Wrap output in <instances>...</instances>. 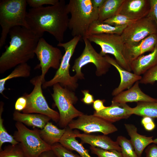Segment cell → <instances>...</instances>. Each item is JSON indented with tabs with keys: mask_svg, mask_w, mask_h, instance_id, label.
Listing matches in <instances>:
<instances>
[{
	"mask_svg": "<svg viewBox=\"0 0 157 157\" xmlns=\"http://www.w3.org/2000/svg\"><path fill=\"white\" fill-rule=\"evenodd\" d=\"M66 5L65 0H60L53 5L30 9L26 16L29 29L40 38L47 32L62 42L69 19Z\"/></svg>",
	"mask_w": 157,
	"mask_h": 157,
	"instance_id": "cell-1",
	"label": "cell"
},
{
	"mask_svg": "<svg viewBox=\"0 0 157 157\" xmlns=\"http://www.w3.org/2000/svg\"><path fill=\"white\" fill-rule=\"evenodd\" d=\"M9 34V45L0 57V74L33 58L40 38L29 29L17 26L12 28Z\"/></svg>",
	"mask_w": 157,
	"mask_h": 157,
	"instance_id": "cell-2",
	"label": "cell"
},
{
	"mask_svg": "<svg viewBox=\"0 0 157 157\" xmlns=\"http://www.w3.org/2000/svg\"><path fill=\"white\" fill-rule=\"evenodd\" d=\"M66 8L71 14L68 28L72 35L85 37L90 25L98 20V8L93 6L91 0H70Z\"/></svg>",
	"mask_w": 157,
	"mask_h": 157,
	"instance_id": "cell-3",
	"label": "cell"
},
{
	"mask_svg": "<svg viewBox=\"0 0 157 157\" xmlns=\"http://www.w3.org/2000/svg\"><path fill=\"white\" fill-rule=\"evenodd\" d=\"M26 0L0 1V25L2 30L0 49L5 44L7 35L13 28L20 26L29 28L26 20Z\"/></svg>",
	"mask_w": 157,
	"mask_h": 157,
	"instance_id": "cell-4",
	"label": "cell"
},
{
	"mask_svg": "<svg viewBox=\"0 0 157 157\" xmlns=\"http://www.w3.org/2000/svg\"><path fill=\"white\" fill-rule=\"evenodd\" d=\"M81 38L80 36H76L68 42H58L57 46L63 47L65 52L63 56L59 67L53 78L43 83L42 86L43 88L53 86L57 83L73 91H75L77 88L78 84L77 82L78 79L75 75L71 76L70 74V61L76 46Z\"/></svg>",
	"mask_w": 157,
	"mask_h": 157,
	"instance_id": "cell-5",
	"label": "cell"
},
{
	"mask_svg": "<svg viewBox=\"0 0 157 157\" xmlns=\"http://www.w3.org/2000/svg\"><path fill=\"white\" fill-rule=\"evenodd\" d=\"M53 93L51 95L59 110V125L61 128H65L74 118L83 113L74 106L78 99L73 91L62 86L59 83L53 85Z\"/></svg>",
	"mask_w": 157,
	"mask_h": 157,
	"instance_id": "cell-6",
	"label": "cell"
},
{
	"mask_svg": "<svg viewBox=\"0 0 157 157\" xmlns=\"http://www.w3.org/2000/svg\"><path fill=\"white\" fill-rule=\"evenodd\" d=\"M17 130L13 136L22 147L27 157H39L43 152L51 150V146L46 143L41 138L40 129H30L22 123L16 122Z\"/></svg>",
	"mask_w": 157,
	"mask_h": 157,
	"instance_id": "cell-7",
	"label": "cell"
},
{
	"mask_svg": "<svg viewBox=\"0 0 157 157\" xmlns=\"http://www.w3.org/2000/svg\"><path fill=\"white\" fill-rule=\"evenodd\" d=\"M91 42L99 45L102 56L110 54L114 56L118 64L126 70L132 71L131 65L127 61L124 54V43L121 35L116 34L102 33L90 34L86 37Z\"/></svg>",
	"mask_w": 157,
	"mask_h": 157,
	"instance_id": "cell-8",
	"label": "cell"
},
{
	"mask_svg": "<svg viewBox=\"0 0 157 157\" xmlns=\"http://www.w3.org/2000/svg\"><path fill=\"white\" fill-rule=\"evenodd\" d=\"M30 82L34 87L30 94L25 93L23 95L26 99L27 104L22 113L43 114L49 117L55 122H58L59 113L49 107L43 94L42 88L43 83L40 76L33 78Z\"/></svg>",
	"mask_w": 157,
	"mask_h": 157,
	"instance_id": "cell-9",
	"label": "cell"
},
{
	"mask_svg": "<svg viewBox=\"0 0 157 157\" xmlns=\"http://www.w3.org/2000/svg\"><path fill=\"white\" fill-rule=\"evenodd\" d=\"M85 46L81 55L75 60L72 67L74 75L78 79L84 78L82 72V67L89 63H92L96 68L95 74L97 76L105 74L109 71L111 65L106 60L104 56L98 53L92 45L91 42L86 37L83 38Z\"/></svg>",
	"mask_w": 157,
	"mask_h": 157,
	"instance_id": "cell-10",
	"label": "cell"
},
{
	"mask_svg": "<svg viewBox=\"0 0 157 157\" xmlns=\"http://www.w3.org/2000/svg\"><path fill=\"white\" fill-rule=\"evenodd\" d=\"M35 53L40 61L36 68H41L40 78L43 83L46 81L45 75L50 68H59L63 56L59 49L49 44L42 37L39 39Z\"/></svg>",
	"mask_w": 157,
	"mask_h": 157,
	"instance_id": "cell-11",
	"label": "cell"
},
{
	"mask_svg": "<svg viewBox=\"0 0 157 157\" xmlns=\"http://www.w3.org/2000/svg\"><path fill=\"white\" fill-rule=\"evenodd\" d=\"M157 33V26L150 16L137 20L127 26L121 36L125 44L135 45L150 35Z\"/></svg>",
	"mask_w": 157,
	"mask_h": 157,
	"instance_id": "cell-12",
	"label": "cell"
},
{
	"mask_svg": "<svg viewBox=\"0 0 157 157\" xmlns=\"http://www.w3.org/2000/svg\"><path fill=\"white\" fill-rule=\"evenodd\" d=\"M68 126L71 129H78L87 134L100 132L106 135L118 130L112 123L93 115L84 114L77 119L73 120Z\"/></svg>",
	"mask_w": 157,
	"mask_h": 157,
	"instance_id": "cell-13",
	"label": "cell"
},
{
	"mask_svg": "<svg viewBox=\"0 0 157 157\" xmlns=\"http://www.w3.org/2000/svg\"><path fill=\"white\" fill-rule=\"evenodd\" d=\"M150 8V0H124L117 14L137 20L146 17Z\"/></svg>",
	"mask_w": 157,
	"mask_h": 157,
	"instance_id": "cell-14",
	"label": "cell"
},
{
	"mask_svg": "<svg viewBox=\"0 0 157 157\" xmlns=\"http://www.w3.org/2000/svg\"><path fill=\"white\" fill-rule=\"evenodd\" d=\"M132 108L126 103L111 102V105L93 115L110 122L113 123L123 119H127L133 115Z\"/></svg>",
	"mask_w": 157,
	"mask_h": 157,
	"instance_id": "cell-15",
	"label": "cell"
},
{
	"mask_svg": "<svg viewBox=\"0 0 157 157\" xmlns=\"http://www.w3.org/2000/svg\"><path fill=\"white\" fill-rule=\"evenodd\" d=\"M157 44V33L149 35L137 44L131 45L124 44V54L128 62L131 63L146 52L152 51Z\"/></svg>",
	"mask_w": 157,
	"mask_h": 157,
	"instance_id": "cell-16",
	"label": "cell"
},
{
	"mask_svg": "<svg viewBox=\"0 0 157 157\" xmlns=\"http://www.w3.org/2000/svg\"><path fill=\"white\" fill-rule=\"evenodd\" d=\"M139 81L136 82L130 88L114 96L112 101L121 103L144 101L157 102L154 98L144 93L140 89Z\"/></svg>",
	"mask_w": 157,
	"mask_h": 157,
	"instance_id": "cell-17",
	"label": "cell"
},
{
	"mask_svg": "<svg viewBox=\"0 0 157 157\" xmlns=\"http://www.w3.org/2000/svg\"><path fill=\"white\" fill-rule=\"evenodd\" d=\"M104 57L108 62L116 68L120 77V82L119 85L112 92L113 96H115L125 90L129 89L136 82L141 79L142 76L137 75L124 69L118 64L115 59L108 55H106Z\"/></svg>",
	"mask_w": 157,
	"mask_h": 157,
	"instance_id": "cell-18",
	"label": "cell"
},
{
	"mask_svg": "<svg viewBox=\"0 0 157 157\" xmlns=\"http://www.w3.org/2000/svg\"><path fill=\"white\" fill-rule=\"evenodd\" d=\"M76 135L81 140V143H86L90 146L106 150H115L121 151V148L117 142L113 140L106 135H95L81 133L76 130Z\"/></svg>",
	"mask_w": 157,
	"mask_h": 157,
	"instance_id": "cell-19",
	"label": "cell"
},
{
	"mask_svg": "<svg viewBox=\"0 0 157 157\" xmlns=\"http://www.w3.org/2000/svg\"><path fill=\"white\" fill-rule=\"evenodd\" d=\"M157 65V44L149 54L142 55L131 63L132 71L137 75H143L147 70Z\"/></svg>",
	"mask_w": 157,
	"mask_h": 157,
	"instance_id": "cell-20",
	"label": "cell"
},
{
	"mask_svg": "<svg viewBox=\"0 0 157 157\" xmlns=\"http://www.w3.org/2000/svg\"><path fill=\"white\" fill-rule=\"evenodd\" d=\"M124 125L136 153L139 157H141L144 149L149 144L153 143V137H147L139 134L137 128L133 124H125Z\"/></svg>",
	"mask_w": 157,
	"mask_h": 157,
	"instance_id": "cell-21",
	"label": "cell"
},
{
	"mask_svg": "<svg viewBox=\"0 0 157 157\" xmlns=\"http://www.w3.org/2000/svg\"><path fill=\"white\" fill-rule=\"evenodd\" d=\"M13 119L16 122L22 123L28 126H33L42 129L51 119L40 114L24 113L15 110L13 114Z\"/></svg>",
	"mask_w": 157,
	"mask_h": 157,
	"instance_id": "cell-22",
	"label": "cell"
},
{
	"mask_svg": "<svg viewBox=\"0 0 157 157\" xmlns=\"http://www.w3.org/2000/svg\"><path fill=\"white\" fill-rule=\"evenodd\" d=\"M65 129V131L59 143L67 149L76 151L81 157H92L82 144L76 140V130L73 131L68 126Z\"/></svg>",
	"mask_w": 157,
	"mask_h": 157,
	"instance_id": "cell-23",
	"label": "cell"
},
{
	"mask_svg": "<svg viewBox=\"0 0 157 157\" xmlns=\"http://www.w3.org/2000/svg\"><path fill=\"white\" fill-rule=\"evenodd\" d=\"M66 130L65 128L60 129L51 122H48L44 128L40 129V136L47 144L51 146L59 142Z\"/></svg>",
	"mask_w": 157,
	"mask_h": 157,
	"instance_id": "cell-24",
	"label": "cell"
},
{
	"mask_svg": "<svg viewBox=\"0 0 157 157\" xmlns=\"http://www.w3.org/2000/svg\"><path fill=\"white\" fill-rule=\"evenodd\" d=\"M124 0H105L98 8L97 21L102 23L117 14L118 10Z\"/></svg>",
	"mask_w": 157,
	"mask_h": 157,
	"instance_id": "cell-25",
	"label": "cell"
},
{
	"mask_svg": "<svg viewBox=\"0 0 157 157\" xmlns=\"http://www.w3.org/2000/svg\"><path fill=\"white\" fill-rule=\"evenodd\" d=\"M127 26H113L100 22L97 20L93 22L90 25L86 36L90 34L102 33L116 34L121 35Z\"/></svg>",
	"mask_w": 157,
	"mask_h": 157,
	"instance_id": "cell-26",
	"label": "cell"
},
{
	"mask_svg": "<svg viewBox=\"0 0 157 157\" xmlns=\"http://www.w3.org/2000/svg\"><path fill=\"white\" fill-rule=\"evenodd\" d=\"M31 71V67L27 63L17 66L9 75L0 79V93L3 95V92L6 89L5 85L7 81L18 77H28L30 75Z\"/></svg>",
	"mask_w": 157,
	"mask_h": 157,
	"instance_id": "cell-27",
	"label": "cell"
},
{
	"mask_svg": "<svg viewBox=\"0 0 157 157\" xmlns=\"http://www.w3.org/2000/svg\"><path fill=\"white\" fill-rule=\"evenodd\" d=\"M133 114L137 115L157 118V101L137 102V105L132 108Z\"/></svg>",
	"mask_w": 157,
	"mask_h": 157,
	"instance_id": "cell-28",
	"label": "cell"
},
{
	"mask_svg": "<svg viewBox=\"0 0 157 157\" xmlns=\"http://www.w3.org/2000/svg\"><path fill=\"white\" fill-rule=\"evenodd\" d=\"M4 103L0 102V151H1L3 144L6 142L10 143L11 144L15 145L18 144L14 138L13 136L10 134L7 131L3 124V119L2 118V114L3 111Z\"/></svg>",
	"mask_w": 157,
	"mask_h": 157,
	"instance_id": "cell-29",
	"label": "cell"
},
{
	"mask_svg": "<svg viewBox=\"0 0 157 157\" xmlns=\"http://www.w3.org/2000/svg\"><path fill=\"white\" fill-rule=\"evenodd\" d=\"M116 141L121 148L123 157H139L130 140L122 136L117 137Z\"/></svg>",
	"mask_w": 157,
	"mask_h": 157,
	"instance_id": "cell-30",
	"label": "cell"
},
{
	"mask_svg": "<svg viewBox=\"0 0 157 157\" xmlns=\"http://www.w3.org/2000/svg\"><path fill=\"white\" fill-rule=\"evenodd\" d=\"M0 157H27L19 143L9 145L0 151Z\"/></svg>",
	"mask_w": 157,
	"mask_h": 157,
	"instance_id": "cell-31",
	"label": "cell"
},
{
	"mask_svg": "<svg viewBox=\"0 0 157 157\" xmlns=\"http://www.w3.org/2000/svg\"><path fill=\"white\" fill-rule=\"evenodd\" d=\"M136 20L131 19L123 15L117 14L102 23L113 26H128Z\"/></svg>",
	"mask_w": 157,
	"mask_h": 157,
	"instance_id": "cell-32",
	"label": "cell"
},
{
	"mask_svg": "<svg viewBox=\"0 0 157 157\" xmlns=\"http://www.w3.org/2000/svg\"><path fill=\"white\" fill-rule=\"evenodd\" d=\"M90 149L92 154L98 157H123L121 152L116 150H106L92 146Z\"/></svg>",
	"mask_w": 157,
	"mask_h": 157,
	"instance_id": "cell-33",
	"label": "cell"
},
{
	"mask_svg": "<svg viewBox=\"0 0 157 157\" xmlns=\"http://www.w3.org/2000/svg\"><path fill=\"white\" fill-rule=\"evenodd\" d=\"M51 150L57 157H81L65 148L59 142L51 146Z\"/></svg>",
	"mask_w": 157,
	"mask_h": 157,
	"instance_id": "cell-34",
	"label": "cell"
},
{
	"mask_svg": "<svg viewBox=\"0 0 157 157\" xmlns=\"http://www.w3.org/2000/svg\"><path fill=\"white\" fill-rule=\"evenodd\" d=\"M157 81V65L150 68L144 73L139 81L140 83L153 84Z\"/></svg>",
	"mask_w": 157,
	"mask_h": 157,
	"instance_id": "cell-35",
	"label": "cell"
},
{
	"mask_svg": "<svg viewBox=\"0 0 157 157\" xmlns=\"http://www.w3.org/2000/svg\"><path fill=\"white\" fill-rule=\"evenodd\" d=\"M59 1L58 0H26L27 4L34 8L42 7L44 5H53Z\"/></svg>",
	"mask_w": 157,
	"mask_h": 157,
	"instance_id": "cell-36",
	"label": "cell"
},
{
	"mask_svg": "<svg viewBox=\"0 0 157 157\" xmlns=\"http://www.w3.org/2000/svg\"><path fill=\"white\" fill-rule=\"evenodd\" d=\"M141 124L145 129L147 131H150L153 130L156 125L153 118L149 117H144L141 121Z\"/></svg>",
	"mask_w": 157,
	"mask_h": 157,
	"instance_id": "cell-37",
	"label": "cell"
},
{
	"mask_svg": "<svg viewBox=\"0 0 157 157\" xmlns=\"http://www.w3.org/2000/svg\"><path fill=\"white\" fill-rule=\"evenodd\" d=\"M150 8L147 16L152 18L157 26V0H150Z\"/></svg>",
	"mask_w": 157,
	"mask_h": 157,
	"instance_id": "cell-38",
	"label": "cell"
},
{
	"mask_svg": "<svg viewBox=\"0 0 157 157\" xmlns=\"http://www.w3.org/2000/svg\"><path fill=\"white\" fill-rule=\"evenodd\" d=\"M26 104V99L24 96H22L19 97L15 103V110L19 112L22 111L25 108Z\"/></svg>",
	"mask_w": 157,
	"mask_h": 157,
	"instance_id": "cell-39",
	"label": "cell"
},
{
	"mask_svg": "<svg viewBox=\"0 0 157 157\" xmlns=\"http://www.w3.org/2000/svg\"><path fill=\"white\" fill-rule=\"evenodd\" d=\"M84 95L81 101L84 104L87 105H90L93 103L94 101V97L90 94L88 90H84L82 91Z\"/></svg>",
	"mask_w": 157,
	"mask_h": 157,
	"instance_id": "cell-40",
	"label": "cell"
},
{
	"mask_svg": "<svg viewBox=\"0 0 157 157\" xmlns=\"http://www.w3.org/2000/svg\"><path fill=\"white\" fill-rule=\"evenodd\" d=\"M145 152L146 157H157V145L154 143L148 146Z\"/></svg>",
	"mask_w": 157,
	"mask_h": 157,
	"instance_id": "cell-41",
	"label": "cell"
},
{
	"mask_svg": "<svg viewBox=\"0 0 157 157\" xmlns=\"http://www.w3.org/2000/svg\"><path fill=\"white\" fill-rule=\"evenodd\" d=\"M105 101L104 99H97L94 101L93 103V107L95 112H98L106 108L107 106L104 105Z\"/></svg>",
	"mask_w": 157,
	"mask_h": 157,
	"instance_id": "cell-42",
	"label": "cell"
},
{
	"mask_svg": "<svg viewBox=\"0 0 157 157\" xmlns=\"http://www.w3.org/2000/svg\"><path fill=\"white\" fill-rule=\"evenodd\" d=\"M39 157H57L54 152L52 150L44 151L42 153Z\"/></svg>",
	"mask_w": 157,
	"mask_h": 157,
	"instance_id": "cell-43",
	"label": "cell"
},
{
	"mask_svg": "<svg viewBox=\"0 0 157 157\" xmlns=\"http://www.w3.org/2000/svg\"><path fill=\"white\" fill-rule=\"evenodd\" d=\"M105 0H91L93 6L99 8L104 3Z\"/></svg>",
	"mask_w": 157,
	"mask_h": 157,
	"instance_id": "cell-44",
	"label": "cell"
},
{
	"mask_svg": "<svg viewBox=\"0 0 157 157\" xmlns=\"http://www.w3.org/2000/svg\"><path fill=\"white\" fill-rule=\"evenodd\" d=\"M153 143L157 144V138L153 140Z\"/></svg>",
	"mask_w": 157,
	"mask_h": 157,
	"instance_id": "cell-45",
	"label": "cell"
}]
</instances>
